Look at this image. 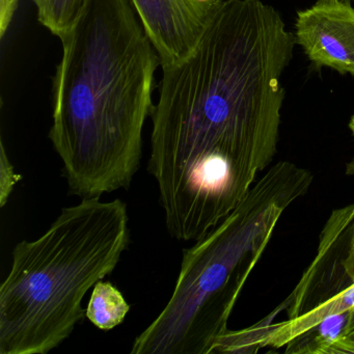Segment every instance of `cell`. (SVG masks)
<instances>
[{
    "label": "cell",
    "mask_w": 354,
    "mask_h": 354,
    "mask_svg": "<svg viewBox=\"0 0 354 354\" xmlns=\"http://www.w3.org/2000/svg\"><path fill=\"white\" fill-rule=\"evenodd\" d=\"M296 44L317 67L354 75V8L345 0H318L297 13Z\"/></svg>",
    "instance_id": "7"
},
{
    "label": "cell",
    "mask_w": 354,
    "mask_h": 354,
    "mask_svg": "<svg viewBox=\"0 0 354 354\" xmlns=\"http://www.w3.org/2000/svg\"><path fill=\"white\" fill-rule=\"evenodd\" d=\"M333 353L354 354V306L350 308L347 324L333 347Z\"/></svg>",
    "instance_id": "12"
},
{
    "label": "cell",
    "mask_w": 354,
    "mask_h": 354,
    "mask_svg": "<svg viewBox=\"0 0 354 354\" xmlns=\"http://www.w3.org/2000/svg\"><path fill=\"white\" fill-rule=\"evenodd\" d=\"M127 205L82 198L34 241L19 242L0 286V354H46L86 317L82 301L129 245Z\"/></svg>",
    "instance_id": "3"
},
{
    "label": "cell",
    "mask_w": 354,
    "mask_h": 354,
    "mask_svg": "<svg viewBox=\"0 0 354 354\" xmlns=\"http://www.w3.org/2000/svg\"><path fill=\"white\" fill-rule=\"evenodd\" d=\"M349 128L350 130H351L352 134L354 136V111L353 113H352L351 119H350Z\"/></svg>",
    "instance_id": "14"
},
{
    "label": "cell",
    "mask_w": 354,
    "mask_h": 354,
    "mask_svg": "<svg viewBox=\"0 0 354 354\" xmlns=\"http://www.w3.org/2000/svg\"><path fill=\"white\" fill-rule=\"evenodd\" d=\"M313 183L289 161L270 167L244 200L192 248L183 250L165 308L134 339L132 354H209L229 330L238 297L283 213Z\"/></svg>",
    "instance_id": "4"
},
{
    "label": "cell",
    "mask_w": 354,
    "mask_h": 354,
    "mask_svg": "<svg viewBox=\"0 0 354 354\" xmlns=\"http://www.w3.org/2000/svg\"><path fill=\"white\" fill-rule=\"evenodd\" d=\"M348 173L351 174V175L354 176V160L352 161L349 165V169H348Z\"/></svg>",
    "instance_id": "15"
},
{
    "label": "cell",
    "mask_w": 354,
    "mask_h": 354,
    "mask_svg": "<svg viewBox=\"0 0 354 354\" xmlns=\"http://www.w3.org/2000/svg\"><path fill=\"white\" fill-rule=\"evenodd\" d=\"M61 40L49 138L70 192L86 198L128 189L155 106L158 55L131 0H90Z\"/></svg>",
    "instance_id": "2"
},
{
    "label": "cell",
    "mask_w": 354,
    "mask_h": 354,
    "mask_svg": "<svg viewBox=\"0 0 354 354\" xmlns=\"http://www.w3.org/2000/svg\"><path fill=\"white\" fill-rule=\"evenodd\" d=\"M1 1V24H0V28H1V37L5 36L6 32L9 28L10 24L13 19L14 13L18 7L19 0H0Z\"/></svg>",
    "instance_id": "13"
},
{
    "label": "cell",
    "mask_w": 354,
    "mask_h": 354,
    "mask_svg": "<svg viewBox=\"0 0 354 354\" xmlns=\"http://www.w3.org/2000/svg\"><path fill=\"white\" fill-rule=\"evenodd\" d=\"M129 310L130 306L121 291L111 281H100L93 289L86 318L97 328L109 331L125 321Z\"/></svg>",
    "instance_id": "8"
},
{
    "label": "cell",
    "mask_w": 354,
    "mask_h": 354,
    "mask_svg": "<svg viewBox=\"0 0 354 354\" xmlns=\"http://www.w3.org/2000/svg\"><path fill=\"white\" fill-rule=\"evenodd\" d=\"M38 19L59 39L67 34L86 10L90 0H32Z\"/></svg>",
    "instance_id": "10"
},
{
    "label": "cell",
    "mask_w": 354,
    "mask_h": 354,
    "mask_svg": "<svg viewBox=\"0 0 354 354\" xmlns=\"http://www.w3.org/2000/svg\"><path fill=\"white\" fill-rule=\"evenodd\" d=\"M221 0H131L161 66L192 55Z\"/></svg>",
    "instance_id": "6"
},
{
    "label": "cell",
    "mask_w": 354,
    "mask_h": 354,
    "mask_svg": "<svg viewBox=\"0 0 354 354\" xmlns=\"http://www.w3.org/2000/svg\"><path fill=\"white\" fill-rule=\"evenodd\" d=\"M295 44L262 0H221L192 55L162 67L148 171L174 239H202L272 162Z\"/></svg>",
    "instance_id": "1"
},
{
    "label": "cell",
    "mask_w": 354,
    "mask_h": 354,
    "mask_svg": "<svg viewBox=\"0 0 354 354\" xmlns=\"http://www.w3.org/2000/svg\"><path fill=\"white\" fill-rule=\"evenodd\" d=\"M354 306V203L331 213L312 264L289 297L274 310H287L283 322L260 321L243 329L250 353L281 348L333 315Z\"/></svg>",
    "instance_id": "5"
},
{
    "label": "cell",
    "mask_w": 354,
    "mask_h": 354,
    "mask_svg": "<svg viewBox=\"0 0 354 354\" xmlns=\"http://www.w3.org/2000/svg\"><path fill=\"white\" fill-rule=\"evenodd\" d=\"M349 310L328 317L310 330L292 339L286 345V353L333 354V347L347 324Z\"/></svg>",
    "instance_id": "9"
},
{
    "label": "cell",
    "mask_w": 354,
    "mask_h": 354,
    "mask_svg": "<svg viewBox=\"0 0 354 354\" xmlns=\"http://www.w3.org/2000/svg\"><path fill=\"white\" fill-rule=\"evenodd\" d=\"M345 1H350L351 3L352 0H345Z\"/></svg>",
    "instance_id": "16"
},
{
    "label": "cell",
    "mask_w": 354,
    "mask_h": 354,
    "mask_svg": "<svg viewBox=\"0 0 354 354\" xmlns=\"http://www.w3.org/2000/svg\"><path fill=\"white\" fill-rule=\"evenodd\" d=\"M21 180V176L18 175L6 153L5 145L1 140L0 147V207L7 205L14 188Z\"/></svg>",
    "instance_id": "11"
}]
</instances>
